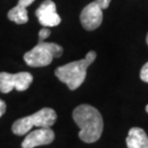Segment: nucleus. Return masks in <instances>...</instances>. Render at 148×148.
Wrapping results in <instances>:
<instances>
[{"instance_id":"6","label":"nucleus","mask_w":148,"mask_h":148,"mask_svg":"<svg viewBox=\"0 0 148 148\" xmlns=\"http://www.w3.org/2000/svg\"><path fill=\"white\" fill-rule=\"evenodd\" d=\"M35 16L40 24L44 27H57L62 19L56 11V5L53 0H45L35 11Z\"/></svg>"},{"instance_id":"4","label":"nucleus","mask_w":148,"mask_h":148,"mask_svg":"<svg viewBox=\"0 0 148 148\" xmlns=\"http://www.w3.org/2000/svg\"><path fill=\"white\" fill-rule=\"evenodd\" d=\"M63 52V47L56 43L38 41L36 46L24 54L23 59L30 67H45L52 63L55 57H60Z\"/></svg>"},{"instance_id":"8","label":"nucleus","mask_w":148,"mask_h":148,"mask_svg":"<svg viewBox=\"0 0 148 148\" xmlns=\"http://www.w3.org/2000/svg\"><path fill=\"white\" fill-rule=\"evenodd\" d=\"M55 139V133L51 127L37 128L35 131L29 132L21 144L22 148H35L38 146L49 145Z\"/></svg>"},{"instance_id":"15","label":"nucleus","mask_w":148,"mask_h":148,"mask_svg":"<svg viewBox=\"0 0 148 148\" xmlns=\"http://www.w3.org/2000/svg\"><path fill=\"white\" fill-rule=\"evenodd\" d=\"M146 42H147V45H148V33H147V36H146Z\"/></svg>"},{"instance_id":"12","label":"nucleus","mask_w":148,"mask_h":148,"mask_svg":"<svg viewBox=\"0 0 148 148\" xmlns=\"http://www.w3.org/2000/svg\"><path fill=\"white\" fill-rule=\"evenodd\" d=\"M51 35V31L48 27H43L41 31L38 32V41H45V38H47Z\"/></svg>"},{"instance_id":"9","label":"nucleus","mask_w":148,"mask_h":148,"mask_svg":"<svg viewBox=\"0 0 148 148\" xmlns=\"http://www.w3.org/2000/svg\"><path fill=\"white\" fill-rule=\"evenodd\" d=\"M35 0H19L18 5L8 12V19L16 24H24L29 21L27 8Z\"/></svg>"},{"instance_id":"11","label":"nucleus","mask_w":148,"mask_h":148,"mask_svg":"<svg viewBox=\"0 0 148 148\" xmlns=\"http://www.w3.org/2000/svg\"><path fill=\"white\" fill-rule=\"evenodd\" d=\"M139 76H140V79L143 80L144 82H148V62L142 67Z\"/></svg>"},{"instance_id":"1","label":"nucleus","mask_w":148,"mask_h":148,"mask_svg":"<svg viewBox=\"0 0 148 148\" xmlns=\"http://www.w3.org/2000/svg\"><path fill=\"white\" fill-rule=\"evenodd\" d=\"M73 119L80 128L79 138L85 143H95L102 135L103 119L95 108L81 104L73 112Z\"/></svg>"},{"instance_id":"5","label":"nucleus","mask_w":148,"mask_h":148,"mask_svg":"<svg viewBox=\"0 0 148 148\" xmlns=\"http://www.w3.org/2000/svg\"><path fill=\"white\" fill-rule=\"evenodd\" d=\"M33 82V76L30 73L22 71L18 74L0 73V92L9 93L13 89L25 91Z\"/></svg>"},{"instance_id":"13","label":"nucleus","mask_w":148,"mask_h":148,"mask_svg":"<svg viewBox=\"0 0 148 148\" xmlns=\"http://www.w3.org/2000/svg\"><path fill=\"white\" fill-rule=\"evenodd\" d=\"M95 2L100 7L102 10H106V9H108V7L110 5L111 0H95Z\"/></svg>"},{"instance_id":"10","label":"nucleus","mask_w":148,"mask_h":148,"mask_svg":"<svg viewBox=\"0 0 148 148\" xmlns=\"http://www.w3.org/2000/svg\"><path fill=\"white\" fill-rule=\"evenodd\" d=\"M127 148H148V136L140 127H132L126 137Z\"/></svg>"},{"instance_id":"3","label":"nucleus","mask_w":148,"mask_h":148,"mask_svg":"<svg viewBox=\"0 0 148 148\" xmlns=\"http://www.w3.org/2000/svg\"><path fill=\"white\" fill-rule=\"evenodd\" d=\"M57 120V114L51 108H43L40 111L29 116L16 120L12 125V133L18 136L27 135L33 127L48 128L52 127Z\"/></svg>"},{"instance_id":"7","label":"nucleus","mask_w":148,"mask_h":148,"mask_svg":"<svg viewBox=\"0 0 148 148\" xmlns=\"http://www.w3.org/2000/svg\"><path fill=\"white\" fill-rule=\"evenodd\" d=\"M102 9L95 3V1L90 2L82 9L80 13V22L81 25L87 31H93L101 25L103 20Z\"/></svg>"},{"instance_id":"16","label":"nucleus","mask_w":148,"mask_h":148,"mask_svg":"<svg viewBox=\"0 0 148 148\" xmlns=\"http://www.w3.org/2000/svg\"><path fill=\"white\" fill-rule=\"evenodd\" d=\"M146 112H147V113H148V104H147V106H146Z\"/></svg>"},{"instance_id":"14","label":"nucleus","mask_w":148,"mask_h":148,"mask_svg":"<svg viewBox=\"0 0 148 148\" xmlns=\"http://www.w3.org/2000/svg\"><path fill=\"white\" fill-rule=\"evenodd\" d=\"M5 110H7V104H5V101H2L0 99V117L5 113Z\"/></svg>"},{"instance_id":"2","label":"nucleus","mask_w":148,"mask_h":148,"mask_svg":"<svg viewBox=\"0 0 148 148\" xmlns=\"http://www.w3.org/2000/svg\"><path fill=\"white\" fill-rule=\"evenodd\" d=\"M97 58V53L90 51L85 58L60 66L55 70V76L70 90L78 89L85 81L87 69Z\"/></svg>"}]
</instances>
